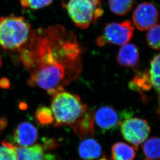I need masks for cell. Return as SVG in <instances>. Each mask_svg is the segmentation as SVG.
Instances as JSON below:
<instances>
[{
	"label": "cell",
	"mask_w": 160,
	"mask_h": 160,
	"mask_svg": "<svg viewBox=\"0 0 160 160\" xmlns=\"http://www.w3.org/2000/svg\"><path fill=\"white\" fill-rule=\"evenodd\" d=\"M20 52L23 64L30 71L43 65L82 68V48L77 36L60 24L33 30L29 42Z\"/></svg>",
	"instance_id": "1"
},
{
	"label": "cell",
	"mask_w": 160,
	"mask_h": 160,
	"mask_svg": "<svg viewBox=\"0 0 160 160\" xmlns=\"http://www.w3.org/2000/svg\"><path fill=\"white\" fill-rule=\"evenodd\" d=\"M30 25L23 17L10 15L0 18V47L8 52H20L32 35Z\"/></svg>",
	"instance_id": "2"
},
{
	"label": "cell",
	"mask_w": 160,
	"mask_h": 160,
	"mask_svg": "<svg viewBox=\"0 0 160 160\" xmlns=\"http://www.w3.org/2000/svg\"><path fill=\"white\" fill-rule=\"evenodd\" d=\"M87 106L78 95L65 91L53 95L51 110L56 126L71 127L86 113Z\"/></svg>",
	"instance_id": "3"
},
{
	"label": "cell",
	"mask_w": 160,
	"mask_h": 160,
	"mask_svg": "<svg viewBox=\"0 0 160 160\" xmlns=\"http://www.w3.org/2000/svg\"><path fill=\"white\" fill-rule=\"evenodd\" d=\"M64 6L69 17L79 29H87L104 14L101 0H70Z\"/></svg>",
	"instance_id": "4"
},
{
	"label": "cell",
	"mask_w": 160,
	"mask_h": 160,
	"mask_svg": "<svg viewBox=\"0 0 160 160\" xmlns=\"http://www.w3.org/2000/svg\"><path fill=\"white\" fill-rule=\"evenodd\" d=\"M134 31V27L130 20L107 23L103 33L96 40V43L101 47L108 44L124 45L131 39Z\"/></svg>",
	"instance_id": "5"
},
{
	"label": "cell",
	"mask_w": 160,
	"mask_h": 160,
	"mask_svg": "<svg viewBox=\"0 0 160 160\" xmlns=\"http://www.w3.org/2000/svg\"><path fill=\"white\" fill-rule=\"evenodd\" d=\"M119 127L124 139L136 147L146 141L150 132L147 121L141 118H127Z\"/></svg>",
	"instance_id": "6"
},
{
	"label": "cell",
	"mask_w": 160,
	"mask_h": 160,
	"mask_svg": "<svg viewBox=\"0 0 160 160\" xmlns=\"http://www.w3.org/2000/svg\"><path fill=\"white\" fill-rule=\"evenodd\" d=\"M133 22L139 30L146 31L157 24L159 12L152 3L142 2L136 7L133 12Z\"/></svg>",
	"instance_id": "7"
},
{
	"label": "cell",
	"mask_w": 160,
	"mask_h": 160,
	"mask_svg": "<svg viewBox=\"0 0 160 160\" xmlns=\"http://www.w3.org/2000/svg\"><path fill=\"white\" fill-rule=\"evenodd\" d=\"M122 118L117 110L108 106L100 107L93 115V120L100 128L104 130L115 129L120 126Z\"/></svg>",
	"instance_id": "8"
},
{
	"label": "cell",
	"mask_w": 160,
	"mask_h": 160,
	"mask_svg": "<svg viewBox=\"0 0 160 160\" xmlns=\"http://www.w3.org/2000/svg\"><path fill=\"white\" fill-rule=\"evenodd\" d=\"M38 138V130L29 122H24L19 124L14 133L15 141L20 147L32 146Z\"/></svg>",
	"instance_id": "9"
},
{
	"label": "cell",
	"mask_w": 160,
	"mask_h": 160,
	"mask_svg": "<svg viewBox=\"0 0 160 160\" xmlns=\"http://www.w3.org/2000/svg\"><path fill=\"white\" fill-rule=\"evenodd\" d=\"M117 60L121 66L133 69L137 68L139 63V53L138 47L134 44L128 43L122 46Z\"/></svg>",
	"instance_id": "10"
},
{
	"label": "cell",
	"mask_w": 160,
	"mask_h": 160,
	"mask_svg": "<svg viewBox=\"0 0 160 160\" xmlns=\"http://www.w3.org/2000/svg\"><path fill=\"white\" fill-rule=\"evenodd\" d=\"M78 153L84 160H93L101 156L102 147L95 139L87 138L80 142L78 147Z\"/></svg>",
	"instance_id": "11"
},
{
	"label": "cell",
	"mask_w": 160,
	"mask_h": 160,
	"mask_svg": "<svg viewBox=\"0 0 160 160\" xmlns=\"http://www.w3.org/2000/svg\"><path fill=\"white\" fill-rule=\"evenodd\" d=\"M17 154V160H46L44 149L38 144L32 146H14Z\"/></svg>",
	"instance_id": "12"
},
{
	"label": "cell",
	"mask_w": 160,
	"mask_h": 160,
	"mask_svg": "<svg viewBox=\"0 0 160 160\" xmlns=\"http://www.w3.org/2000/svg\"><path fill=\"white\" fill-rule=\"evenodd\" d=\"M137 148L124 142L116 143L112 147V158L113 160H133L136 156Z\"/></svg>",
	"instance_id": "13"
},
{
	"label": "cell",
	"mask_w": 160,
	"mask_h": 160,
	"mask_svg": "<svg viewBox=\"0 0 160 160\" xmlns=\"http://www.w3.org/2000/svg\"><path fill=\"white\" fill-rule=\"evenodd\" d=\"M93 115L86 113L71 127L79 136L84 138L93 133Z\"/></svg>",
	"instance_id": "14"
},
{
	"label": "cell",
	"mask_w": 160,
	"mask_h": 160,
	"mask_svg": "<svg viewBox=\"0 0 160 160\" xmlns=\"http://www.w3.org/2000/svg\"><path fill=\"white\" fill-rule=\"evenodd\" d=\"M130 87L132 90L148 91L152 87L149 70L139 72L135 75L130 82Z\"/></svg>",
	"instance_id": "15"
},
{
	"label": "cell",
	"mask_w": 160,
	"mask_h": 160,
	"mask_svg": "<svg viewBox=\"0 0 160 160\" xmlns=\"http://www.w3.org/2000/svg\"><path fill=\"white\" fill-rule=\"evenodd\" d=\"M144 154L149 160H159L160 159V139L153 137L145 141L142 145Z\"/></svg>",
	"instance_id": "16"
},
{
	"label": "cell",
	"mask_w": 160,
	"mask_h": 160,
	"mask_svg": "<svg viewBox=\"0 0 160 160\" xmlns=\"http://www.w3.org/2000/svg\"><path fill=\"white\" fill-rule=\"evenodd\" d=\"M134 0H108L110 11L118 16H125L131 11Z\"/></svg>",
	"instance_id": "17"
},
{
	"label": "cell",
	"mask_w": 160,
	"mask_h": 160,
	"mask_svg": "<svg viewBox=\"0 0 160 160\" xmlns=\"http://www.w3.org/2000/svg\"><path fill=\"white\" fill-rule=\"evenodd\" d=\"M160 54L155 56L150 62V68H148L152 87L158 95L160 93Z\"/></svg>",
	"instance_id": "18"
},
{
	"label": "cell",
	"mask_w": 160,
	"mask_h": 160,
	"mask_svg": "<svg viewBox=\"0 0 160 160\" xmlns=\"http://www.w3.org/2000/svg\"><path fill=\"white\" fill-rule=\"evenodd\" d=\"M160 25L158 23L148 30L146 35L147 42L151 48L159 50L160 47Z\"/></svg>",
	"instance_id": "19"
},
{
	"label": "cell",
	"mask_w": 160,
	"mask_h": 160,
	"mask_svg": "<svg viewBox=\"0 0 160 160\" xmlns=\"http://www.w3.org/2000/svg\"><path fill=\"white\" fill-rule=\"evenodd\" d=\"M0 160H17V154L14 145L3 142L0 146Z\"/></svg>",
	"instance_id": "20"
},
{
	"label": "cell",
	"mask_w": 160,
	"mask_h": 160,
	"mask_svg": "<svg viewBox=\"0 0 160 160\" xmlns=\"http://www.w3.org/2000/svg\"><path fill=\"white\" fill-rule=\"evenodd\" d=\"M54 0H19L23 8H30L34 10L45 8L53 2Z\"/></svg>",
	"instance_id": "21"
},
{
	"label": "cell",
	"mask_w": 160,
	"mask_h": 160,
	"mask_svg": "<svg viewBox=\"0 0 160 160\" xmlns=\"http://www.w3.org/2000/svg\"><path fill=\"white\" fill-rule=\"evenodd\" d=\"M37 118L42 124H49L53 121V117L52 110L47 107H42L38 110Z\"/></svg>",
	"instance_id": "22"
},
{
	"label": "cell",
	"mask_w": 160,
	"mask_h": 160,
	"mask_svg": "<svg viewBox=\"0 0 160 160\" xmlns=\"http://www.w3.org/2000/svg\"><path fill=\"white\" fill-rule=\"evenodd\" d=\"M0 86L3 88H8L9 86V82L8 79H2L0 80Z\"/></svg>",
	"instance_id": "23"
},
{
	"label": "cell",
	"mask_w": 160,
	"mask_h": 160,
	"mask_svg": "<svg viewBox=\"0 0 160 160\" xmlns=\"http://www.w3.org/2000/svg\"><path fill=\"white\" fill-rule=\"evenodd\" d=\"M46 157V160H57V158L56 157H54V156H50V155H47V156H45Z\"/></svg>",
	"instance_id": "24"
},
{
	"label": "cell",
	"mask_w": 160,
	"mask_h": 160,
	"mask_svg": "<svg viewBox=\"0 0 160 160\" xmlns=\"http://www.w3.org/2000/svg\"><path fill=\"white\" fill-rule=\"evenodd\" d=\"M2 64V60L1 56V54H0V68L1 67Z\"/></svg>",
	"instance_id": "25"
}]
</instances>
